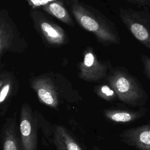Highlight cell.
I'll return each instance as SVG.
<instances>
[{"instance_id": "6da1fadb", "label": "cell", "mask_w": 150, "mask_h": 150, "mask_svg": "<svg viewBox=\"0 0 150 150\" xmlns=\"http://www.w3.org/2000/svg\"><path fill=\"white\" fill-rule=\"evenodd\" d=\"M30 84L39 101L54 109H57L65 102L74 103L81 100L71 83L59 73H49L33 77Z\"/></svg>"}, {"instance_id": "7a4b0ae2", "label": "cell", "mask_w": 150, "mask_h": 150, "mask_svg": "<svg viewBox=\"0 0 150 150\" xmlns=\"http://www.w3.org/2000/svg\"><path fill=\"white\" fill-rule=\"evenodd\" d=\"M67 4L79 25L93 33L100 43L104 45L120 43L114 23L97 9L79 0H67Z\"/></svg>"}, {"instance_id": "3957f363", "label": "cell", "mask_w": 150, "mask_h": 150, "mask_svg": "<svg viewBox=\"0 0 150 150\" xmlns=\"http://www.w3.org/2000/svg\"><path fill=\"white\" fill-rule=\"evenodd\" d=\"M110 86L122 102L138 105L145 100L146 94L137 79L128 72L118 69L108 77Z\"/></svg>"}, {"instance_id": "277c9868", "label": "cell", "mask_w": 150, "mask_h": 150, "mask_svg": "<svg viewBox=\"0 0 150 150\" xmlns=\"http://www.w3.org/2000/svg\"><path fill=\"white\" fill-rule=\"evenodd\" d=\"M119 15L122 22L136 39L150 49V14L148 11L121 8Z\"/></svg>"}, {"instance_id": "5b68a950", "label": "cell", "mask_w": 150, "mask_h": 150, "mask_svg": "<svg viewBox=\"0 0 150 150\" xmlns=\"http://www.w3.org/2000/svg\"><path fill=\"white\" fill-rule=\"evenodd\" d=\"M38 117L28 103L22 105L19 119V137L22 150H37Z\"/></svg>"}, {"instance_id": "8992f818", "label": "cell", "mask_w": 150, "mask_h": 150, "mask_svg": "<svg viewBox=\"0 0 150 150\" xmlns=\"http://www.w3.org/2000/svg\"><path fill=\"white\" fill-rule=\"evenodd\" d=\"M30 15L36 31L48 44L61 46L68 42L65 31L41 12L33 10L30 11Z\"/></svg>"}, {"instance_id": "52a82bcc", "label": "cell", "mask_w": 150, "mask_h": 150, "mask_svg": "<svg viewBox=\"0 0 150 150\" xmlns=\"http://www.w3.org/2000/svg\"><path fill=\"white\" fill-rule=\"evenodd\" d=\"M24 49L23 40L7 11L0 13V57L8 51L21 52Z\"/></svg>"}, {"instance_id": "ba28073f", "label": "cell", "mask_w": 150, "mask_h": 150, "mask_svg": "<svg viewBox=\"0 0 150 150\" xmlns=\"http://www.w3.org/2000/svg\"><path fill=\"white\" fill-rule=\"evenodd\" d=\"M106 66L96 56L93 49L87 47L83 53V60L79 63V77L87 81H95L107 76Z\"/></svg>"}, {"instance_id": "9c48e42d", "label": "cell", "mask_w": 150, "mask_h": 150, "mask_svg": "<svg viewBox=\"0 0 150 150\" xmlns=\"http://www.w3.org/2000/svg\"><path fill=\"white\" fill-rule=\"evenodd\" d=\"M120 137L122 142L139 150H150V123L123 131Z\"/></svg>"}, {"instance_id": "30bf717a", "label": "cell", "mask_w": 150, "mask_h": 150, "mask_svg": "<svg viewBox=\"0 0 150 150\" xmlns=\"http://www.w3.org/2000/svg\"><path fill=\"white\" fill-rule=\"evenodd\" d=\"M18 90V83L11 72L4 71L0 75V114L4 116L12 98Z\"/></svg>"}, {"instance_id": "8fae6325", "label": "cell", "mask_w": 150, "mask_h": 150, "mask_svg": "<svg viewBox=\"0 0 150 150\" xmlns=\"http://www.w3.org/2000/svg\"><path fill=\"white\" fill-rule=\"evenodd\" d=\"M52 142L56 150H83L67 128L63 125L52 127Z\"/></svg>"}, {"instance_id": "7c38bea8", "label": "cell", "mask_w": 150, "mask_h": 150, "mask_svg": "<svg viewBox=\"0 0 150 150\" xmlns=\"http://www.w3.org/2000/svg\"><path fill=\"white\" fill-rule=\"evenodd\" d=\"M16 121L13 117L8 118L1 129L2 150H22L20 137L16 129Z\"/></svg>"}, {"instance_id": "4fadbf2b", "label": "cell", "mask_w": 150, "mask_h": 150, "mask_svg": "<svg viewBox=\"0 0 150 150\" xmlns=\"http://www.w3.org/2000/svg\"><path fill=\"white\" fill-rule=\"evenodd\" d=\"M43 11L56 18L70 26H74V22L62 0L54 1L43 7Z\"/></svg>"}, {"instance_id": "5bb4252c", "label": "cell", "mask_w": 150, "mask_h": 150, "mask_svg": "<svg viewBox=\"0 0 150 150\" xmlns=\"http://www.w3.org/2000/svg\"><path fill=\"white\" fill-rule=\"evenodd\" d=\"M143 112L142 111L107 110L104 111V115L107 119L112 122L126 123L132 122L140 118L144 114Z\"/></svg>"}, {"instance_id": "9a60e30c", "label": "cell", "mask_w": 150, "mask_h": 150, "mask_svg": "<svg viewBox=\"0 0 150 150\" xmlns=\"http://www.w3.org/2000/svg\"><path fill=\"white\" fill-rule=\"evenodd\" d=\"M95 92L98 97L106 101H112L117 97L113 88L106 84L97 86L95 88Z\"/></svg>"}, {"instance_id": "2e32d148", "label": "cell", "mask_w": 150, "mask_h": 150, "mask_svg": "<svg viewBox=\"0 0 150 150\" xmlns=\"http://www.w3.org/2000/svg\"><path fill=\"white\" fill-rule=\"evenodd\" d=\"M141 60L144 66V73L150 81V57L143 54L141 56Z\"/></svg>"}, {"instance_id": "e0dca14e", "label": "cell", "mask_w": 150, "mask_h": 150, "mask_svg": "<svg viewBox=\"0 0 150 150\" xmlns=\"http://www.w3.org/2000/svg\"><path fill=\"white\" fill-rule=\"evenodd\" d=\"M28 4L33 8L44 6L56 0H26Z\"/></svg>"}, {"instance_id": "ac0fdd59", "label": "cell", "mask_w": 150, "mask_h": 150, "mask_svg": "<svg viewBox=\"0 0 150 150\" xmlns=\"http://www.w3.org/2000/svg\"><path fill=\"white\" fill-rule=\"evenodd\" d=\"M132 3L145 7L150 8V0H128Z\"/></svg>"}]
</instances>
